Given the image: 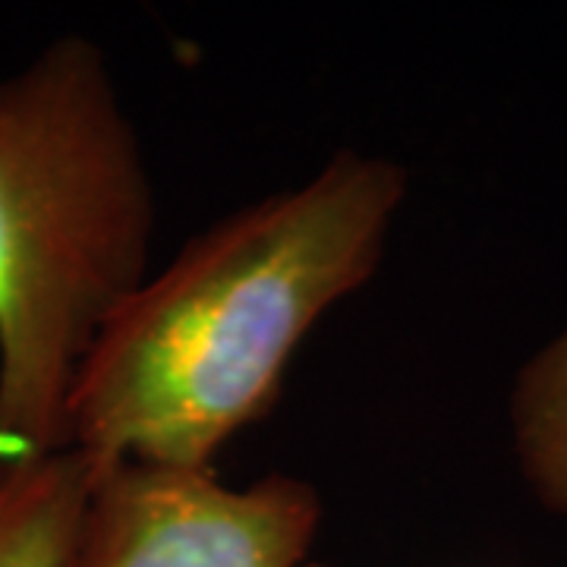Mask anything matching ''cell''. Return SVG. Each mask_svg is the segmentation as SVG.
<instances>
[{"mask_svg":"<svg viewBox=\"0 0 567 567\" xmlns=\"http://www.w3.org/2000/svg\"><path fill=\"white\" fill-rule=\"evenodd\" d=\"M404 196L401 164L344 148L148 275L70 398L66 447L92 483L121 464L215 470L221 447L278 401L316 322L375 275Z\"/></svg>","mask_w":567,"mask_h":567,"instance_id":"6da1fadb","label":"cell"},{"mask_svg":"<svg viewBox=\"0 0 567 567\" xmlns=\"http://www.w3.org/2000/svg\"><path fill=\"white\" fill-rule=\"evenodd\" d=\"M155 189L104 51L44 44L0 76V470L66 447L95 341L142 281Z\"/></svg>","mask_w":567,"mask_h":567,"instance_id":"7a4b0ae2","label":"cell"},{"mask_svg":"<svg viewBox=\"0 0 567 567\" xmlns=\"http://www.w3.org/2000/svg\"><path fill=\"white\" fill-rule=\"evenodd\" d=\"M322 498L271 473L224 486L215 470L121 464L92 483L63 567H331L312 561Z\"/></svg>","mask_w":567,"mask_h":567,"instance_id":"3957f363","label":"cell"},{"mask_svg":"<svg viewBox=\"0 0 567 567\" xmlns=\"http://www.w3.org/2000/svg\"><path fill=\"white\" fill-rule=\"evenodd\" d=\"M89 492L73 447L0 470V567H63Z\"/></svg>","mask_w":567,"mask_h":567,"instance_id":"277c9868","label":"cell"},{"mask_svg":"<svg viewBox=\"0 0 567 567\" xmlns=\"http://www.w3.org/2000/svg\"><path fill=\"white\" fill-rule=\"evenodd\" d=\"M507 416L524 483L539 505L567 520V331L520 365Z\"/></svg>","mask_w":567,"mask_h":567,"instance_id":"5b68a950","label":"cell"}]
</instances>
